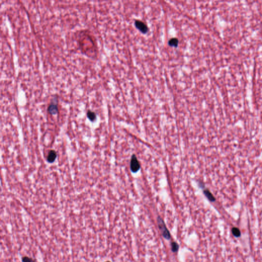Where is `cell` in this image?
<instances>
[{
  "instance_id": "obj_1",
  "label": "cell",
  "mask_w": 262,
  "mask_h": 262,
  "mask_svg": "<svg viewBox=\"0 0 262 262\" xmlns=\"http://www.w3.org/2000/svg\"><path fill=\"white\" fill-rule=\"evenodd\" d=\"M73 37L78 49L82 54L92 59H96L98 53L96 39L90 30L82 29L77 31Z\"/></svg>"
},
{
  "instance_id": "obj_2",
  "label": "cell",
  "mask_w": 262,
  "mask_h": 262,
  "mask_svg": "<svg viewBox=\"0 0 262 262\" xmlns=\"http://www.w3.org/2000/svg\"><path fill=\"white\" fill-rule=\"evenodd\" d=\"M158 226L161 232L162 235L165 239L169 240L171 237L170 231L168 230V228L166 226V224L164 223L163 219L160 216L157 218Z\"/></svg>"
},
{
  "instance_id": "obj_3",
  "label": "cell",
  "mask_w": 262,
  "mask_h": 262,
  "mask_svg": "<svg viewBox=\"0 0 262 262\" xmlns=\"http://www.w3.org/2000/svg\"><path fill=\"white\" fill-rule=\"evenodd\" d=\"M140 168V164L137 159L136 156L133 154L131 157L130 161V170L133 173H136Z\"/></svg>"
},
{
  "instance_id": "obj_4",
  "label": "cell",
  "mask_w": 262,
  "mask_h": 262,
  "mask_svg": "<svg viewBox=\"0 0 262 262\" xmlns=\"http://www.w3.org/2000/svg\"><path fill=\"white\" fill-rule=\"evenodd\" d=\"M57 104H58L57 98H53L48 108V112H49V114L52 115L57 114L58 113V108Z\"/></svg>"
},
{
  "instance_id": "obj_5",
  "label": "cell",
  "mask_w": 262,
  "mask_h": 262,
  "mask_svg": "<svg viewBox=\"0 0 262 262\" xmlns=\"http://www.w3.org/2000/svg\"><path fill=\"white\" fill-rule=\"evenodd\" d=\"M135 27L142 33H146L149 31L147 25L144 23L140 20H136L135 22Z\"/></svg>"
},
{
  "instance_id": "obj_6",
  "label": "cell",
  "mask_w": 262,
  "mask_h": 262,
  "mask_svg": "<svg viewBox=\"0 0 262 262\" xmlns=\"http://www.w3.org/2000/svg\"><path fill=\"white\" fill-rule=\"evenodd\" d=\"M57 157L56 153L54 151L52 150L49 152L48 155L47 156V161L49 163H52L55 161Z\"/></svg>"
},
{
  "instance_id": "obj_7",
  "label": "cell",
  "mask_w": 262,
  "mask_h": 262,
  "mask_svg": "<svg viewBox=\"0 0 262 262\" xmlns=\"http://www.w3.org/2000/svg\"><path fill=\"white\" fill-rule=\"evenodd\" d=\"M87 116L89 119L91 121H94L96 120V118H97L96 113L91 110H89L87 112Z\"/></svg>"
},
{
  "instance_id": "obj_8",
  "label": "cell",
  "mask_w": 262,
  "mask_h": 262,
  "mask_svg": "<svg viewBox=\"0 0 262 262\" xmlns=\"http://www.w3.org/2000/svg\"><path fill=\"white\" fill-rule=\"evenodd\" d=\"M203 193L205 196H206L207 198L210 201H211V202L215 201V198H214V196H213L212 194L208 189H204Z\"/></svg>"
},
{
  "instance_id": "obj_9",
  "label": "cell",
  "mask_w": 262,
  "mask_h": 262,
  "mask_svg": "<svg viewBox=\"0 0 262 262\" xmlns=\"http://www.w3.org/2000/svg\"><path fill=\"white\" fill-rule=\"evenodd\" d=\"M168 44L170 47H177L179 44V41L177 38H172L169 40Z\"/></svg>"
},
{
  "instance_id": "obj_10",
  "label": "cell",
  "mask_w": 262,
  "mask_h": 262,
  "mask_svg": "<svg viewBox=\"0 0 262 262\" xmlns=\"http://www.w3.org/2000/svg\"><path fill=\"white\" fill-rule=\"evenodd\" d=\"M232 233L233 234V235L235 237H239L241 236V231L239 230V228H237V227H233L232 229Z\"/></svg>"
},
{
  "instance_id": "obj_11",
  "label": "cell",
  "mask_w": 262,
  "mask_h": 262,
  "mask_svg": "<svg viewBox=\"0 0 262 262\" xmlns=\"http://www.w3.org/2000/svg\"><path fill=\"white\" fill-rule=\"evenodd\" d=\"M179 245L175 242H172L171 243V249L173 252H177L179 249Z\"/></svg>"
},
{
  "instance_id": "obj_12",
  "label": "cell",
  "mask_w": 262,
  "mask_h": 262,
  "mask_svg": "<svg viewBox=\"0 0 262 262\" xmlns=\"http://www.w3.org/2000/svg\"><path fill=\"white\" fill-rule=\"evenodd\" d=\"M22 262H36L35 260L28 256H24L22 259Z\"/></svg>"
},
{
  "instance_id": "obj_13",
  "label": "cell",
  "mask_w": 262,
  "mask_h": 262,
  "mask_svg": "<svg viewBox=\"0 0 262 262\" xmlns=\"http://www.w3.org/2000/svg\"></svg>"
}]
</instances>
